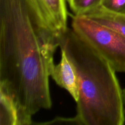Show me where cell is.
I'll return each instance as SVG.
<instances>
[{"label":"cell","mask_w":125,"mask_h":125,"mask_svg":"<svg viewBox=\"0 0 125 125\" xmlns=\"http://www.w3.org/2000/svg\"><path fill=\"white\" fill-rule=\"evenodd\" d=\"M59 36L37 0H0V85L30 118L52 107L49 78Z\"/></svg>","instance_id":"obj_1"},{"label":"cell","mask_w":125,"mask_h":125,"mask_svg":"<svg viewBox=\"0 0 125 125\" xmlns=\"http://www.w3.org/2000/svg\"><path fill=\"white\" fill-rule=\"evenodd\" d=\"M59 44L78 75L76 116L81 125H124L123 89L108 61L72 28L59 34Z\"/></svg>","instance_id":"obj_2"},{"label":"cell","mask_w":125,"mask_h":125,"mask_svg":"<svg viewBox=\"0 0 125 125\" xmlns=\"http://www.w3.org/2000/svg\"><path fill=\"white\" fill-rule=\"evenodd\" d=\"M72 28L97 50L116 72L125 73V37L84 15H73Z\"/></svg>","instance_id":"obj_3"},{"label":"cell","mask_w":125,"mask_h":125,"mask_svg":"<svg viewBox=\"0 0 125 125\" xmlns=\"http://www.w3.org/2000/svg\"><path fill=\"white\" fill-rule=\"evenodd\" d=\"M50 76L61 87L65 89L76 102L79 98V81L75 68L64 51L61 50V60L54 65Z\"/></svg>","instance_id":"obj_4"},{"label":"cell","mask_w":125,"mask_h":125,"mask_svg":"<svg viewBox=\"0 0 125 125\" xmlns=\"http://www.w3.org/2000/svg\"><path fill=\"white\" fill-rule=\"evenodd\" d=\"M32 118L27 117L12 94L0 85V125H29Z\"/></svg>","instance_id":"obj_5"},{"label":"cell","mask_w":125,"mask_h":125,"mask_svg":"<svg viewBox=\"0 0 125 125\" xmlns=\"http://www.w3.org/2000/svg\"><path fill=\"white\" fill-rule=\"evenodd\" d=\"M53 29L61 34L68 29L67 0H37Z\"/></svg>","instance_id":"obj_6"},{"label":"cell","mask_w":125,"mask_h":125,"mask_svg":"<svg viewBox=\"0 0 125 125\" xmlns=\"http://www.w3.org/2000/svg\"><path fill=\"white\" fill-rule=\"evenodd\" d=\"M92 20L125 37V15L114 13L99 6L84 15Z\"/></svg>","instance_id":"obj_7"},{"label":"cell","mask_w":125,"mask_h":125,"mask_svg":"<svg viewBox=\"0 0 125 125\" xmlns=\"http://www.w3.org/2000/svg\"><path fill=\"white\" fill-rule=\"evenodd\" d=\"M74 15H84L101 6L102 0H67Z\"/></svg>","instance_id":"obj_8"},{"label":"cell","mask_w":125,"mask_h":125,"mask_svg":"<svg viewBox=\"0 0 125 125\" xmlns=\"http://www.w3.org/2000/svg\"><path fill=\"white\" fill-rule=\"evenodd\" d=\"M101 6L111 12L125 15V0H102Z\"/></svg>","instance_id":"obj_9"},{"label":"cell","mask_w":125,"mask_h":125,"mask_svg":"<svg viewBox=\"0 0 125 125\" xmlns=\"http://www.w3.org/2000/svg\"><path fill=\"white\" fill-rule=\"evenodd\" d=\"M37 124L42 125H52V124H67V125H82L81 123L78 119L76 116L74 117H69V118H65V117H57L53 120L49 122H43V123H37Z\"/></svg>","instance_id":"obj_10"},{"label":"cell","mask_w":125,"mask_h":125,"mask_svg":"<svg viewBox=\"0 0 125 125\" xmlns=\"http://www.w3.org/2000/svg\"><path fill=\"white\" fill-rule=\"evenodd\" d=\"M122 94H123V105H124V111L125 113V87L122 90Z\"/></svg>","instance_id":"obj_11"}]
</instances>
